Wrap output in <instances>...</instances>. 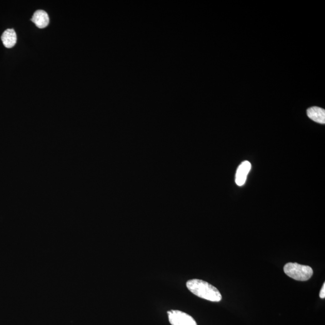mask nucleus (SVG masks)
Returning a JSON list of instances; mask_svg holds the SVG:
<instances>
[{"mask_svg":"<svg viewBox=\"0 0 325 325\" xmlns=\"http://www.w3.org/2000/svg\"><path fill=\"white\" fill-rule=\"evenodd\" d=\"M186 286L190 292L202 299L211 302H220L222 297L216 287L202 280L194 279L187 282Z\"/></svg>","mask_w":325,"mask_h":325,"instance_id":"obj_1","label":"nucleus"},{"mask_svg":"<svg viewBox=\"0 0 325 325\" xmlns=\"http://www.w3.org/2000/svg\"><path fill=\"white\" fill-rule=\"evenodd\" d=\"M284 271L287 276L297 281H308L313 275L311 267L299 264L296 262H289L285 265Z\"/></svg>","mask_w":325,"mask_h":325,"instance_id":"obj_2","label":"nucleus"},{"mask_svg":"<svg viewBox=\"0 0 325 325\" xmlns=\"http://www.w3.org/2000/svg\"><path fill=\"white\" fill-rule=\"evenodd\" d=\"M167 314L172 325H197L193 317L179 310H171Z\"/></svg>","mask_w":325,"mask_h":325,"instance_id":"obj_3","label":"nucleus"},{"mask_svg":"<svg viewBox=\"0 0 325 325\" xmlns=\"http://www.w3.org/2000/svg\"><path fill=\"white\" fill-rule=\"evenodd\" d=\"M251 169V162L244 161L239 165L236 174V183L239 186H242L246 181L247 176Z\"/></svg>","mask_w":325,"mask_h":325,"instance_id":"obj_4","label":"nucleus"},{"mask_svg":"<svg viewBox=\"0 0 325 325\" xmlns=\"http://www.w3.org/2000/svg\"><path fill=\"white\" fill-rule=\"evenodd\" d=\"M32 21L39 29H44L48 26L49 19L48 14L46 11L39 10L34 12Z\"/></svg>","mask_w":325,"mask_h":325,"instance_id":"obj_5","label":"nucleus"},{"mask_svg":"<svg viewBox=\"0 0 325 325\" xmlns=\"http://www.w3.org/2000/svg\"><path fill=\"white\" fill-rule=\"evenodd\" d=\"M307 116L317 123H325V111L318 107H312L307 110Z\"/></svg>","mask_w":325,"mask_h":325,"instance_id":"obj_6","label":"nucleus"},{"mask_svg":"<svg viewBox=\"0 0 325 325\" xmlns=\"http://www.w3.org/2000/svg\"><path fill=\"white\" fill-rule=\"evenodd\" d=\"M4 46L7 49H11L16 46L17 41L16 32L14 29H7L1 36Z\"/></svg>","mask_w":325,"mask_h":325,"instance_id":"obj_7","label":"nucleus"},{"mask_svg":"<svg viewBox=\"0 0 325 325\" xmlns=\"http://www.w3.org/2000/svg\"><path fill=\"white\" fill-rule=\"evenodd\" d=\"M319 296H320V297H321V299H325V283L324 284L323 287H322L321 292H320Z\"/></svg>","mask_w":325,"mask_h":325,"instance_id":"obj_8","label":"nucleus"}]
</instances>
